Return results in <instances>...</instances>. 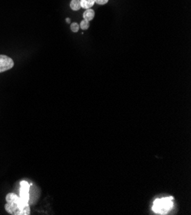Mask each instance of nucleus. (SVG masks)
<instances>
[{
	"label": "nucleus",
	"instance_id": "f257e3e1",
	"mask_svg": "<svg viewBox=\"0 0 191 215\" xmlns=\"http://www.w3.org/2000/svg\"><path fill=\"white\" fill-rule=\"evenodd\" d=\"M5 211L12 215H29V201H27L15 193H9L5 197Z\"/></svg>",
	"mask_w": 191,
	"mask_h": 215
},
{
	"label": "nucleus",
	"instance_id": "f03ea898",
	"mask_svg": "<svg viewBox=\"0 0 191 215\" xmlns=\"http://www.w3.org/2000/svg\"><path fill=\"white\" fill-rule=\"evenodd\" d=\"M173 197L156 199L153 204V211L158 214H167L173 208Z\"/></svg>",
	"mask_w": 191,
	"mask_h": 215
},
{
	"label": "nucleus",
	"instance_id": "7ed1b4c3",
	"mask_svg": "<svg viewBox=\"0 0 191 215\" xmlns=\"http://www.w3.org/2000/svg\"><path fill=\"white\" fill-rule=\"evenodd\" d=\"M14 60L6 55L0 54V73L5 72L14 67Z\"/></svg>",
	"mask_w": 191,
	"mask_h": 215
},
{
	"label": "nucleus",
	"instance_id": "20e7f679",
	"mask_svg": "<svg viewBox=\"0 0 191 215\" xmlns=\"http://www.w3.org/2000/svg\"><path fill=\"white\" fill-rule=\"evenodd\" d=\"M21 186H20V197L22 198L23 200L29 201L30 199V194H29V189H30V185L27 181H21Z\"/></svg>",
	"mask_w": 191,
	"mask_h": 215
},
{
	"label": "nucleus",
	"instance_id": "39448f33",
	"mask_svg": "<svg viewBox=\"0 0 191 215\" xmlns=\"http://www.w3.org/2000/svg\"><path fill=\"white\" fill-rule=\"evenodd\" d=\"M94 16H95V12L93 9H87L86 11H84L83 13V19L86 20L87 21H92L94 18Z\"/></svg>",
	"mask_w": 191,
	"mask_h": 215
},
{
	"label": "nucleus",
	"instance_id": "423d86ee",
	"mask_svg": "<svg viewBox=\"0 0 191 215\" xmlns=\"http://www.w3.org/2000/svg\"><path fill=\"white\" fill-rule=\"evenodd\" d=\"M95 1L96 0H80L81 7L83 8L85 10L90 9L94 6V4H95Z\"/></svg>",
	"mask_w": 191,
	"mask_h": 215
},
{
	"label": "nucleus",
	"instance_id": "0eeeda50",
	"mask_svg": "<svg viewBox=\"0 0 191 215\" xmlns=\"http://www.w3.org/2000/svg\"><path fill=\"white\" fill-rule=\"evenodd\" d=\"M70 8L72 11H79L81 8V3L80 0H71L70 2Z\"/></svg>",
	"mask_w": 191,
	"mask_h": 215
},
{
	"label": "nucleus",
	"instance_id": "6e6552de",
	"mask_svg": "<svg viewBox=\"0 0 191 215\" xmlns=\"http://www.w3.org/2000/svg\"><path fill=\"white\" fill-rule=\"evenodd\" d=\"M80 28H82V29H83V30H87V28H89V21H86V20H82V21H81L80 23Z\"/></svg>",
	"mask_w": 191,
	"mask_h": 215
},
{
	"label": "nucleus",
	"instance_id": "1a4fd4ad",
	"mask_svg": "<svg viewBox=\"0 0 191 215\" xmlns=\"http://www.w3.org/2000/svg\"><path fill=\"white\" fill-rule=\"evenodd\" d=\"M79 28H80V26L77 22H73V23H71V25H70V29L74 33H77V32L79 31Z\"/></svg>",
	"mask_w": 191,
	"mask_h": 215
},
{
	"label": "nucleus",
	"instance_id": "9d476101",
	"mask_svg": "<svg viewBox=\"0 0 191 215\" xmlns=\"http://www.w3.org/2000/svg\"><path fill=\"white\" fill-rule=\"evenodd\" d=\"M108 1H109V0H96L95 3H97V4H100V5H104V4H107Z\"/></svg>",
	"mask_w": 191,
	"mask_h": 215
},
{
	"label": "nucleus",
	"instance_id": "9b49d317",
	"mask_svg": "<svg viewBox=\"0 0 191 215\" xmlns=\"http://www.w3.org/2000/svg\"><path fill=\"white\" fill-rule=\"evenodd\" d=\"M70 18H66V22L67 23H70Z\"/></svg>",
	"mask_w": 191,
	"mask_h": 215
}]
</instances>
